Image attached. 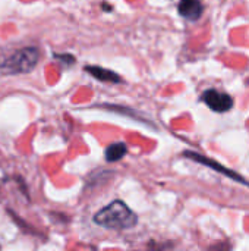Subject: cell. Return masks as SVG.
<instances>
[{"instance_id": "cell-1", "label": "cell", "mask_w": 249, "mask_h": 251, "mask_svg": "<svg viewBox=\"0 0 249 251\" xmlns=\"http://www.w3.org/2000/svg\"><path fill=\"white\" fill-rule=\"evenodd\" d=\"M94 222L113 231L132 229L138 224V216L120 200H114L95 213Z\"/></svg>"}, {"instance_id": "cell-2", "label": "cell", "mask_w": 249, "mask_h": 251, "mask_svg": "<svg viewBox=\"0 0 249 251\" xmlns=\"http://www.w3.org/2000/svg\"><path fill=\"white\" fill-rule=\"evenodd\" d=\"M40 59V51L37 47H25L15 51L10 57L3 60L0 66V72L6 75H16V74H28L31 72Z\"/></svg>"}, {"instance_id": "cell-3", "label": "cell", "mask_w": 249, "mask_h": 251, "mask_svg": "<svg viewBox=\"0 0 249 251\" xmlns=\"http://www.w3.org/2000/svg\"><path fill=\"white\" fill-rule=\"evenodd\" d=\"M201 100L213 112H217V113H226L233 107V99L229 94L222 93L219 90H213V88L204 91L201 96Z\"/></svg>"}, {"instance_id": "cell-4", "label": "cell", "mask_w": 249, "mask_h": 251, "mask_svg": "<svg viewBox=\"0 0 249 251\" xmlns=\"http://www.w3.org/2000/svg\"><path fill=\"white\" fill-rule=\"evenodd\" d=\"M183 156H185L186 159H191V160H194V162H198V163H201V165H205V166H208V168H213L214 171H217V172H220V174H223V175H226V176H229V178L235 179L236 182L245 184V185H248L249 187V182L245 181V178H244V176H241L239 174H236V172H233V171H230V169H227V168L222 166L220 163H217V162L211 160L210 157L201 156V154H198V153H195V151H189V150H188V151H185V153H183Z\"/></svg>"}, {"instance_id": "cell-5", "label": "cell", "mask_w": 249, "mask_h": 251, "mask_svg": "<svg viewBox=\"0 0 249 251\" xmlns=\"http://www.w3.org/2000/svg\"><path fill=\"white\" fill-rule=\"evenodd\" d=\"M178 10H179L181 16H183L185 19L197 21V19L201 18V15L204 12V7H203L201 0H181L179 6H178Z\"/></svg>"}, {"instance_id": "cell-6", "label": "cell", "mask_w": 249, "mask_h": 251, "mask_svg": "<svg viewBox=\"0 0 249 251\" xmlns=\"http://www.w3.org/2000/svg\"><path fill=\"white\" fill-rule=\"evenodd\" d=\"M85 71L91 76H94L95 79L103 81V82H113V84H116V82H120L122 81V78L116 72H113L110 69L100 68V66H85Z\"/></svg>"}, {"instance_id": "cell-7", "label": "cell", "mask_w": 249, "mask_h": 251, "mask_svg": "<svg viewBox=\"0 0 249 251\" xmlns=\"http://www.w3.org/2000/svg\"><path fill=\"white\" fill-rule=\"evenodd\" d=\"M126 153H128V147L123 143H114V144H112V146H109L106 149L104 157H106L107 162L113 163V162L120 160Z\"/></svg>"}, {"instance_id": "cell-8", "label": "cell", "mask_w": 249, "mask_h": 251, "mask_svg": "<svg viewBox=\"0 0 249 251\" xmlns=\"http://www.w3.org/2000/svg\"><path fill=\"white\" fill-rule=\"evenodd\" d=\"M1 63H3V60H1V57H0V66H1Z\"/></svg>"}]
</instances>
